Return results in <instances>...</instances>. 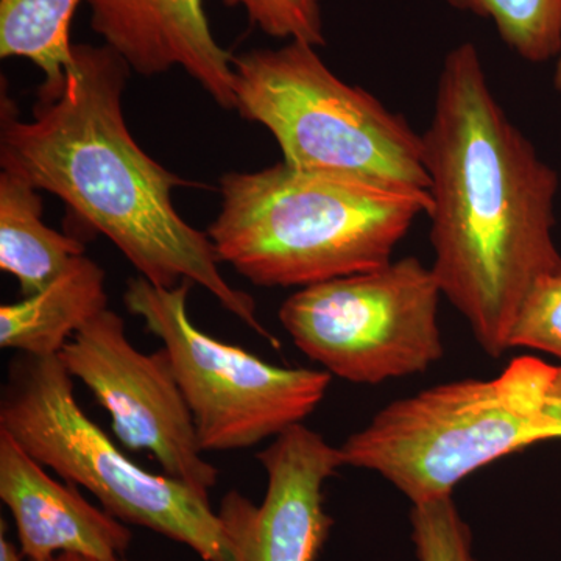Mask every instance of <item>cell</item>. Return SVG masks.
Here are the masks:
<instances>
[{
    "label": "cell",
    "mask_w": 561,
    "mask_h": 561,
    "mask_svg": "<svg viewBox=\"0 0 561 561\" xmlns=\"http://www.w3.org/2000/svg\"><path fill=\"white\" fill-rule=\"evenodd\" d=\"M431 243L443 297L491 357L508 348L531 283L561 264L553 241L559 173L491 91L478 47L448 51L423 133Z\"/></svg>",
    "instance_id": "cell-1"
},
{
    "label": "cell",
    "mask_w": 561,
    "mask_h": 561,
    "mask_svg": "<svg viewBox=\"0 0 561 561\" xmlns=\"http://www.w3.org/2000/svg\"><path fill=\"white\" fill-rule=\"evenodd\" d=\"M73 55L60 95L38 101L32 121L20 119L3 95L2 169L57 195L88 227L108 238L144 279L158 287L197 284L278 346L261 323L254 298L221 275L208 232L187 224L173 205V191L191 183L153 160L128 130L127 62L105 44H76Z\"/></svg>",
    "instance_id": "cell-2"
},
{
    "label": "cell",
    "mask_w": 561,
    "mask_h": 561,
    "mask_svg": "<svg viewBox=\"0 0 561 561\" xmlns=\"http://www.w3.org/2000/svg\"><path fill=\"white\" fill-rule=\"evenodd\" d=\"M208 236L220 262L260 287H301L375 271L420 216L430 191L301 171L280 161L220 180Z\"/></svg>",
    "instance_id": "cell-3"
},
{
    "label": "cell",
    "mask_w": 561,
    "mask_h": 561,
    "mask_svg": "<svg viewBox=\"0 0 561 561\" xmlns=\"http://www.w3.org/2000/svg\"><path fill=\"white\" fill-rule=\"evenodd\" d=\"M549 440H561V364L519 356L494 378L390 402L339 449L343 467L382 476L416 505L453 496L486 465Z\"/></svg>",
    "instance_id": "cell-4"
},
{
    "label": "cell",
    "mask_w": 561,
    "mask_h": 561,
    "mask_svg": "<svg viewBox=\"0 0 561 561\" xmlns=\"http://www.w3.org/2000/svg\"><path fill=\"white\" fill-rule=\"evenodd\" d=\"M317 49L289 41L234 55L236 111L272 133L291 168L430 191L423 136Z\"/></svg>",
    "instance_id": "cell-5"
},
{
    "label": "cell",
    "mask_w": 561,
    "mask_h": 561,
    "mask_svg": "<svg viewBox=\"0 0 561 561\" xmlns=\"http://www.w3.org/2000/svg\"><path fill=\"white\" fill-rule=\"evenodd\" d=\"M72 379L60 356L18 353L0 394V430L122 523L187 546L203 561H232L209 496L140 468L80 408Z\"/></svg>",
    "instance_id": "cell-6"
},
{
    "label": "cell",
    "mask_w": 561,
    "mask_h": 561,
    "mask_svg": "<svg viewBox=\"0 0 561 561\" xmlns=\"http://www.w3.org/2000/svg\"><path fill=\"white\" fill-rule=\"evenodd\" d=\"M191 284L158 287L136 276L124 302L168 351L203 453L250 449L301 424L327 397L330 373L278 367L198 330L187 312Z\"/></svg>",
    "instance_id": "cell-7"
},
{
    "label": "cell",
    "mask_w": 561,
    "mask_h": 561,
    "mask_svg": "<svg viewBox=\"0 0 561 561\" xmlns=\"http://www.w3.org/2000/svg\"><path fill=\"white\" fill-rule=\"evenodd\" d=\"M432 267L402 257L375 271L301 287L280 305L291 342L331 376L376 386L421 375L445 354Z\"/></svg>",
    "instance_id": "cell-8"
},
{
    "label": "cell",
    "mask_w": 561,
    "mask_h": 561,
    "mask_svg": "<svg viewBox=\"0 0 561 561\" xmlns=\"http://www.w3.org/2000/svg\"><path fill=\"white\" fill-rule=\"evenodd\" d=\"M60 357L110 413L122 445L150 454L164 474L209 496L219 471L203 456L168 351L142 353L128 341L119 313L105 309L73 335Z\"/></svg>",
    "instance_id": "cell-9"
},
{
    "label": "cell",
    "mask_w": 561,
    "mask_h": 561,
    "mask_svg": "<svg viewBox=\"0 0 561 561\" xmlns=\"http://www.w3.org/2000/svg\"><path fill=\"white\" fill-rule=\"evenodd\" d=\"M256 457L267 476L264 500L231 490L217 512L232 561H316L334 524L324 483L343 467L341 449L301 423Z\"/></svg>",
    "instance_id": "cell-10"
},
{
    "label": "cell",
    "mask_w": 561,
    "mask_h": 561,
    "mask_svg": "<svg viewBox=\"0 0 561 561\" xmlns=\"http://www.w3.org/2000/svg\"><path fill=\"white\" fill-rule=\"evenodd\" d=\"M91 28L142 77L183 69L217 105L236 110L234 55L210 31L205 0H87Z\"/></svg>",
    "instance_id": "cell-11"
},
{
    "label": "cell",
    "mask_w": 561,
    "mask_h": 561,
    "mask_svg": "<svg viewBox=\"0 0 561 561\" xmlns=\"http://www.w3.org/2000/svg\"><path fill=\"white\" fill-rule=\"evenodd\" d=\"M0 500L13 515L20 549L27 561H46L60 553L119 561L130 548L128 524L84 500L79 486L51 478L2 430Z\"/></svg>",
    "instance_id": "cell-12"
},
{
    "label": "cell",
    "mask_w": 561,
    "mask_h": 561,
    "mask_svg": "<svg viewBox=\"0 0 561 561\" xmlns=\"http://www.w3.org/2000/svg\"><path fill=\"white\" fill-rule=\"evenodd\" d=\"M105 309L106 273L81 254L49 286L0 306V346L28 356H60L73 335Z\"/></svg>",
    "instance_id": "cell-13"
},
{
    "label": "cell",
    "mask_w": 561,
    "mask_h": 561,
    "mask_svg": "<svg viewBox=\"0 0 561 561\" xmlns=\"http://www.w3.org/2000/svg\"><path fill=\"white\" fill-rule=\"evenodd\" d=\"M38 190L18 173L0 172V268L18 280L22 297L36 294L70 261L84 254L83 242L51 230L43 220Z\"/></svg>",
    "instance_id": "cell-14"
},
{
    "label": "cell",
    "mask_w": 561,
    "mask_h": 561,
    "mask_svg": "<svg viewBox=\"0 0 561 561\" xmlns=\"http://www.w3.org/2000/svg\"><path fill=\"white\" fill-rule=\"evenodd\" d=\"M87 0H0V57L25 58L44 76L39 101L58 98L76 62L70 25Z\"/></svg>",
    "instance_id": "cell-15"
},
{
    "label": "cell",
    "mask_w": 561,
    "mask_h": 561,
    "mask_svg": "<svg viewBox=\"0 0 561 561\" xmlns=\"http://www.w3.org/2000/svg\"><path fill=\"white\" fill-rule=\"evenodd\" d=\"M454 10L493 22L508 49L546 62L561 49V0H445Z\"/></svg>",
    "instance_id": "cell-16"
},
{
    "label": "cell",
    "mask_w": 561,
    "mask_h": 561,
    "mask_svg": "<svg viewBox=\"0 0 561 561\" xmlns=\"http://www.w3.org/2000/svg\"><path fill=\"white\" fill-rule=\"evenodd\" d=\"M508 348L541 351L561 364V264L538 276L524 295Z\"/></svg>",
    "instance_id": "cell-17"
},
{
    "label": "cell",
    "mask_w": 561,
    "mask_h": 561,
    "mask_svg": "<svg viewBox=\"0 0 561 561\" xmlns=\"http://www.w3.org/2000/svg\"><path fill=\"white\" fill-rule=\"evenodd\" d=\"M412 541L419 561H478L470 526L453 496L412 505Z\"/></svg>",
    "instance_id": "cell-18"
},
{
    "label": "cell",
    "mask_w": 561,
    "mask_h": 561,
    "mask_svg": "<svg viewBox=\"0 0 561 561\" xmlns=\"http://www.w3.org/2000/svg\"><path fill=\"white\" fill-rule=\"evenodd\" d=\"M323 0H224L242 9L250 24L276 39L324 46Z\"/></svg>",
    "instance_id": "cell-19"
},
{
    "label": "cell",
    "mask_w": 561,
    "mask_h": 561,
    "mask_svg": "<svg viewBox=\"0 0 561 561\" xmlns=\"http://www.w3.org/2000/svg\"><path fill=\"white\" fill-rule=\"evenodd\" d=\"M22 559H25V557L22 556L21 549H18L9 538L2 535V538H0V561H22Z\"/></svg>",
    "instance_id": "cell-20"
},
{
    "label": "cell",
    "mask_w": 561,
    "mask_h": 561,
    "mask_svg": "<svg viewBox=\"0 0 561 561\" xmlns=\"http://www.w3.org/2000/svg\"><path fill=\"white\" fill-rule=\"evenodd\" d=\"M46 561H101L95 559H90V557L79 556V553H60V556H55L54 559ZM119 561H127L122 559Z\"/></svg>",
    "instance_id": "cell-21"
},
{
    "label": "cell",
    "mask_w": 561,
    "mask_h": 561,
    "mask_svg": "<svg viewBox=\"0 0 561 561\" xmlns=\"http://www.w3.org/2000/svg\"><path fill=\"white\" fill-rule=\"evenodd\" d=\"M553 88L561 95V49L556 58V70H553Z\"/></svg>",
    "instance_id": "cell-22"
}]
</instances>
